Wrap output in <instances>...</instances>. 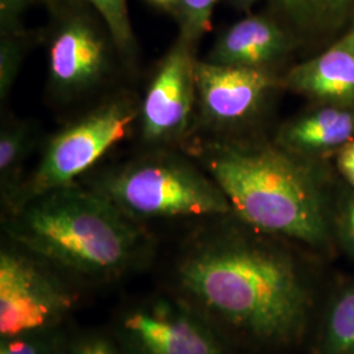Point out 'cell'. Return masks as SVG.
<instances>
[{
  "instance_id": "1",
  "label": "cell",
  "mask_w": 354,
  "mask_h": 354,
  "mask_svg": "<svg viewBox=\"0 0 354 354\" xmlns=\"http://www.w3.org/2000/svg\"><path fill=\"white\" fill-rule=\"evenodd\" d=\"M177 295L218 329L266 345L295 340L304 329L307 294L290 259L239 235L193 244L175 270Z\"/></svg>"
},
{
  "instance_id": "2",
  "label": "cell",
  "mask_w": 354,
  "mask_h": 354,
  "mask_svg": "<svg viewBox=\"0 0 354 354\" xmlns=\"http://www.w3.org/2000/svg\"><path fill=\"white\" fill-rule=\"evenodd\" d=\"M15 245L64 277L111 282L142 266L150 238L99 190L70 185L17 206L6 216Z\"/></svg>"
},
{
  "instance_id": "3",
  "label": "cell",
  "mask_w": 354,
  "mask_h": 354,
  "mask_svg": "<svg viewBox=\"0 0 354 354\" xmlns=\"http://www.w3.org/2000/svg\"><path fill=\"white\" fill-rule=\"evenodd\" d=\"M201 159L232 213L259 232L308 245L328 239L323 194L313 171L281 146L213 143Z\"/></svg>"
},
{
  "instance_id": "4",
  "label": "cell",
  "mask_w": 354,
  "mask_h": 354,
  "mask_svg": "<svg viewBox=\"0 0 354 354\" xmlns=\"http://www.w3.org/2000/svg\"><path fill=\"white\" fill-rule=\"evenodd\" d=\"M92 188L140 225L156 219L232 213L214 180L176 156L136 162L106 175Z\"/></svg>"
},
{
  "instance_id": "5",
  "label": "cell",
  "mask_w": 354,
  "mask_h": 354,
  "mask_svg": "<svg viewBox=\"0 0 354 354\" xmlns=\"http://www.w3.org/2000/svg\"><path fill=\"white\" fill-rule=\"evenodd\" d=\"M137 117L138 109L133 102L117 100L104 104L64 129L50 140L36 171L23 183L8 212L41 194L74 185L77 177L127 138Z\"/></svg>"
},
{
  "instance_id": "6",
  "label": "cell",
  "mask_w": 354,
  "mask_h": 354,
  "mask_svg": "<svg viewBox=\"0 0 354 354\" xmlns=\"http://www.w3.org/2000/svg\"><path fill=\"white\" fill-rule=\"evenodd\" d=\"M62 273L20 247L0 252V337L64 326L75 294Z\"/></svg>"
},
{
  "instance_id": "7",
  "label": "cell",
  "mask_w": 354,
  "mask_h": 354,
  "mask_svg": "<svg viewBox=\"0 0 354 354\" xmlns=\"http://www.w3.org/2000/svg\"><path fill=\"white\" fill-rule=\"evenodd\" d=\"M113 336L122 354H227L221 330L180 295L127 307Z\"/></svg>"
},
{
  "instance_id": "8",
  "label": "cell",
  "mask_w": 354,
  "mask_h": 354,
  "mask_svg": "<svg viewBox=\"0 0 354 354\" xmlns=\"http://www.w3.org/2000/svg\"><path fill=\"white\" fill-rule=\"evenodd\" d=\"M193 45L178 38L152 79L142 105V134L149 142L174 140L189 125L196 92Z\"/></svg>"
},
{
  "instance_id": "9",
  "label": "cell",
  "mask_w": 354,
  "mask_h": 354,
  "mask_svg": "<svg viewBox=\"0 0 354 354\" xmlns=\"http://www.w3.org/2000/svg\"><path fill=\"white\" fill-rule=\"evenodd\" d=\"M277 80L266 68L196 64V92L206 122L215 127L248 120L276 87Z\"/></svg>"
},
{
  "instance_id": "10",
  "label": "cell",
  "mask_w": 354,
  "mask_h": 354,
  "mask_svg": "<svg viewBox=\"0 0 354 354\" xmlns=\"http://www.w3.org/2000/svg\"><path fill=\"white\" fill-rule=\"evenodd\" d=\"M106 67L105 44L96 28L84 19L67 21L51 42L49 73L53 84L77 92L95 84Z\"/></svg>"
},
{
  "instance_id": "11",
  "label": "cell",
  "mask_w": 354,
  "mask_h": 354,
  "mask_svg": "<svg viewBox=\"0 0 354 354\" xmlns=\"http://www.w3.org/2000/svg\"><path fill=\"white\" fill-rule=\"evenodd\" d=\"M285 87L320 105H354V41L351 30L315 58L295 66Z\"/></svg>"
},
{
  "instance_id": "12",
  "label": "cell",
  "mask_w": 354,
  "mask_h": 354,
  "mask_svg": "<svg viewBox=\"0 0 354 354\" xmlns=\"http://www.w3.org/2000/svg\"><path fill=\"white\" fill-rule=\"evenodd\" d=\"M290 48V37L270 17L253 15L239 20L216 41L207 62L266 68Z\"/></svg>"
},
{
  "instance_id": "13",
  "label": "cell",
  "mask_w": 354,
  "mask_h": 354,
  "mask_svg": "<svg viewBox=\"0 0 354 354\" xmlns=\"http://www.w3.org/2000/svg\"><path fill=\"white\" fill-rule=\"evenodd\" d=\"M354 140V105L324 104L281 129L277 145L297 156L340 150Z\"/></svg>"
},
{
  "instance_id": "14",
  "label": "cell",
  "mask_w": 354,
  "mask_h": 354,
  "mask_svg": "<svg viewBox=\"0 0 354 354\" xmlns=\"http://www.w3.org/2000/svg\"><path fill=\"white\" fill-rule=\"evenodd\" d=\"M276 11L302 36L345 35L354 26V0H272Z\"/></svg>"
},
{
  "instance_id": "15",
  "label": "cell",
  "mask_w": 354,
  "mask_h": 354,
  "mask_svg": "<svg viewBox=\"0 0 354 354\" xmlns=\"http://www.w3.org/2000/svg\"><path fill=\"white\" fill-rule=\"evenodd\" d=\"M29 145V130L26 125H8L0 136V181L1 196L7 212L12 207L21 187L20 168Z\"/></svg>"
},
{
  "instance_id": "16",
  "label": "cell",
  "mask_w": 354,
  "mask_h": 354,
  "mask_svg": "<svg viewBox=\"0 0 354 354\" xmlns=\"http://www.w3.org/2000/svg\"><path fill=\"white\" fill-rule=\"evenodd\" d=\"M324 348L327 354H354V289L342 294L329 314Z\"/></svg>"
},
{
  "instance_id": "17",
  "label": "cell",
  "mask_w": 354,
  "mask_h": 354,
  "mask_svg": "<svg viewBox=\"0 0 354 354\" xmlns=\"http://www.w3.org/2000/svg\"><path fill=\"white\" fill-rule=\"evenodd\" d=\"M68 339L62 326L0 337V354H62Z\"/></svg>"
},
{
  "instance_id": "18",
  "label": "cell",
  "mask_w": 354,
  "mask_h": 354,
  "mask_svg": "<svg viewBox=\"0 0 354 354\" xmlns=\"http://www.w3.org/2000/svg\"><path fill=\"white\" fill-rule=\"evenodd\" d=\"M100 13L117 48L130 54L136 48L127 0H87Z\"/></svg>"
},
{
  "instance_id": "19",
  "label": "cell",
  "mask_w": 354,
  "mask_h": 354,
  "mask_svg": "<svg viewBox=\"0 0 354 354\" xmlns=\"http://www.w3.org/2000/svg\"><path fill=\"white\" fill-rule=\"evenodd\" d=\"M218 0H180L177 4L181 26L180 37L194 44L212 28V16Z\"/></svg>"
},
{
  "instance_id": "20",
  "label": "cell",
  "mask_w": 354,
  "mask_h": 354,
  "mask_svg": "<svg viewBox=\"0 0 354 354\" xmlns=\"http://www.w3.org/2000/svg\"><path fill=\"white\" fill-rule=\"evenodd\" d=\"M21 46L11 33L3 35L0 45V97L4 100L12 88L20 67Z\"/></svg>"
},
{
  "instance_id": "21",
  "label": "cell",
  "mask_w": 354,
  "mask_h": 354,
  "mask_svg": "<svg viewBox=\"0 0 354 354\" xmlns=\"http://www.w3.org/2000/svg\"><path fill=\"white\" fill-rule=\"evenodd\" d=\"M62 354H122L114 336L88 332L70 336Z\"/></svg>"
},
{
  "instance_id": "22",
  "label": "cell",
  "mask_w": 354,
  "mask_h": 354,
  "mask_svg": "<svg viewBox=\"0 0 354 354\" xmlns=\"http://www.w3.org/2000/svg\"><path fill=\"white\" fill-rule=\"evenodd\" d=\"M35 0H0V15H1V28L6 33H16L17 19L21 11L28 4ZM46 3L50 8L59 6L61 0H39Z\"/></svg>"
},
{
  "instance_id": "23",
  "label": "cell",
  "mask_w": 354,
  "mask_h": 354,
  "mask_svg": "<svg viewBox=\"0 0 354 354\" xmlns=\"http://www.w3.org/2000/svg\"><path fill=\"white\" fill-rule=\"evenodd\" d=\"M336 165L344 178L354 189V140L337 151Z\"/></svg>"
},
{
  "instance_id": "24",
  "label": "cell",
  "mask_w": 354,
  "mask_h": 354,
  "mask_svg": "<svg viewBox=\"0 0 354 354\" xmlns=\"http://www.w3.org/2000/svg\"><path fill=\"white\" fill-rule=\"evenodd\" d=\"M342 226L344 230V236L349 243L354 252V197L349 198L342 209Z\"/></svg>"
},
{
  "instance_id": "25",
  "label": "cell",
  "mask_w": 354,
  "mask_h": 354,
  "mask_svg": "<svg viewBox=\"0 0 354 354\" xmlns=\"http://www.w3.org/2000/svg\"><path fill=\"white\" fill-rule=\"evenodd\" d=\"M152 3L153 4H158V6H163V7H165V6H177L178 4V1L180 0H151Z\"/></svg>"
},
{
  "instance_id": "26",
  "label": "cell",
  "mask_w": 354,
  "mask_h": 354,
  "mask_svg": "<svg viewBox=\"0 0 354 354\" xmlns=\"http://www.w3.org/2000/svg\"><path fill=\"white\" fill-rule=\"evenodd\" d=\"M257 0H234V3L238 6V7H241V8H248V7H251L253 3H256Z\"/></svg>"
},
{
  "instance_id": "27",
  "label": "cell",
  "mask_w": 354,
  "mask_h": 354,
  "mask_svg": "<svg viewBox=\"0 0 354 354\" xmlns=\"http://www.w3.org/2000/svg\"><path fill=\"white\" fill-rule=\"evenodd\" d=\"M349 30H351V33H352V36H353V41H354V26H352V28H351V29H349Z\"/></svg>"
}]
</instances>
